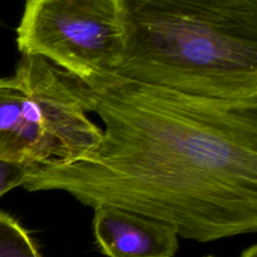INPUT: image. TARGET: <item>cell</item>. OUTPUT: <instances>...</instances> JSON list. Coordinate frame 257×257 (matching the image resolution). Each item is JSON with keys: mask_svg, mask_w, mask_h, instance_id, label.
I'll return each mask as SVG.
<instances>
[{"mask_svg": "<svg viewBox=\"0 0 257 257\" xmlns=\"http://www.w3.org/2000/svg\"><path fill=\"white\" fill-rule=\"evenodd\" d=\"M81 80L104 123L99 142L71 164L34 172L25 190L134 212L198 242L256 232L257 109L113 71Z\"/></svg>", "mask_w": 257, "mask_h": 257, "instance_id": "6da1fadb", "label": "cell"}, {"mask_svg": "<svg viewBox=\"0 0 257 257\" xmlns=\"http://www.w3.org/2000/svg\"><path fill=\"white\" fill-rule=\"evenodd\" d=\"M113 72L190 96L257 109V0H122Z\"/></svg>", "mask_w": 257, "mask_h": 257, "instance_id": "7a4b0ae2", "label": "cell"}, {"mask_svg": "<svg viewBox=\"0 0 257 257\" xmlns=\"http://www.w3.org/2000/svg\"><path fill=\"white\" fill-rule=\"evenodd\" d=\"M87 112L81 79L43 57L22 55L14 73L0 77V160L26 166L30 175L73 163L102 135Z\"/></svg>", "mask_w": 257, "mask_h": 257, "instance_id": "3957f363", "label": "cell"}, {"mask_svg": "<svg viewBox=\"0 0 257 257\" xmlns=\"http://www.w3.org/2000/svg\"><path fill=\"white\" fill-rule=\"evenodd\" d=\"M22 55L83 79L115 71L124 52L122 0H28L16 28Z\"/></svg>", "mask_w": 257, "mask_h": 257, "instance_id": "277c9868", "label": "cell"}, {"mask_svg": "<svg viewBox=\"0 0 257 257\" xmlns=\"http://www.w3.org/2000/svg\"><path fill=\"white\" fill-rule=\"evenodd\" d=\"M93 210L95 243L108 257H172L178 250V234L161 221L115 207Z\"/></svg>", "mask_w": 257, "mask_h": 257, "instance_id": "5b68a950", "label": "cell"}, {"mask_svg": "<svg viewBox=\"0 0 257 257\" xmlns=\"http://www.w3.org/2000/svg\"><path fill=\"white\" fill-rule=\"evenodd\" d=\"M0 257H43L29 232L3 211H0Z\"/></svg>", "mask_w": 257, "mask_h": 257, "instance_id": "8992f818", "label": "cell"}, {"mask_svg": "<svg viewBox=\"0 0 257 257\" xmlns=\"http://www.w3.org/2000/svg\"><path fill=\"white\" fill-rule=\"evenodd\" d=\"M31 171L26 166L0 160V198L17 187H23Z\"/></svg>", "mask_w": 257, "mask_h": 257, "instance_id": "52a82bcc", "label": "cell"}, {"mask_svg": "<svg viewBox=\"0 0 257 257\" xmlns=\"http://www.w3.org/2000/svg\"><path fill=\"white\" fill-rule=\"evenodd\" d=\"M241 257H257V246L254 244L244 250L241 254Z\"/></svg>", "mask_w": 257, "mask_h": 257, "instance_id": "ba28073f", "label": "cell"}, {"mask_svg": "<svg viewBox=\"0 0 257 257\" xmlns=\"http://www.w3.org/2000/svg\"><path fill=\"white\" fill-rule=\"evenodd\" d=\"M205 257H214V256H211V255H209V256H205Z\"/></svg>", "mask_w": 257, "mask_h": 257, "instance_id": "9c48e42d", "label": "cell"}]
</instances>
